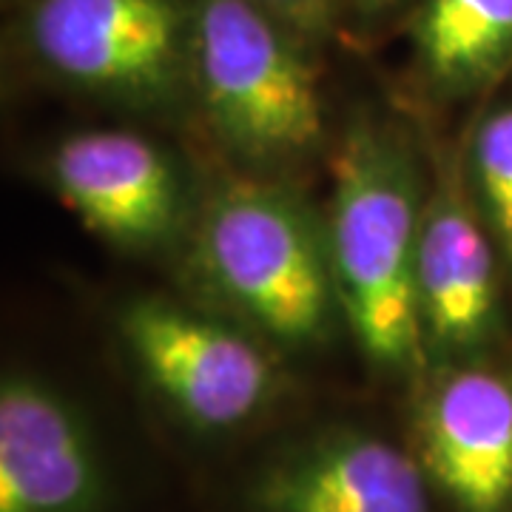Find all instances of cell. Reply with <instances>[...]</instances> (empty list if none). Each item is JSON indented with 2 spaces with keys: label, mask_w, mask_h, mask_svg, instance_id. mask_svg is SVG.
Here are the masks:
<instances>
[{
  "label": "cell",
  "mask_w": 512,
  "mask_h": 512,
  "mask_svg": "<svg viewBox=\"0 0 512 512\" xmlns=\"http://www.w3.org/2000/svg\"><path fill=\"white\" fill-rule=\"evenodd\" d=\"M359 3H362L365 12H382V9H387L393 0H359Z\"/></svg>",
  "instance_id": "cell-14"
},
{
  "label": "cell",
  "mask_w": 512,
  "mask_h": 512,
  "mask_svg": "<svg viewBox=\"0 0 512 512\" xmlns=\"http://www.w3.org/2000/svg\"><path fill=\"white\" fill-rule=\"evenodd\" d=\"M262 512H430L427 473L387 439L339 430L293 450L262 478Z\"/></svg>",
  "instance_id": "cell-10"
},
{
  "label": "cell",
  "mask_w": 512,
  "mask_h": 512,
  "mask_svg": "<svg viewBox=\"0 0 512 512\" xmlns=\"http://www.w3.org/2000/svg\"><path fill=\"white\" fill-rule=\"evenodd\" d=\"M197 239L205 279L276 345L319 342L342 311L328 239L282 188L254 180L222 185L202 211Z\"/></svg>",
  "instance_id": "cell-2"
},
{
  "label": "cell",
  "mask_w": 512,
  "mask_h": 512,
  "mask_svg": "<svg viewBox=\"0 0 512 512\" xmlns=\"http://www.w3.org/2000/svg\"><path fill=\"white\" fill-rule=\"evenodd\" d=\"M424 473L458 512L512 507V382L495 370L441 367L419 416Z\"/></svg>",
  "instance_id": "cell-8"
},
{
  "label": "cell",
  "mask_w": 512,
  "mask_h": 512,
  "mask_svg": "<svg viewBox=\"0 0 512 512\" xmlns=\"http://www.w3.org/2000/svg\"><path fill=\"white\" fill-rule=\"evenodd\" d=\"M103 467L80 413L32 376L0 387V512H97Z\"/></svg>",
  "instance_id": "cell-9"
},
{
  "label": "cell",
  "mask_w": 512,
  "mask_h": 512,
  "mask_svg": "<svg viewBox=\"0 0 512 512\" xmlns=\"http://www.w3.org/2000/svg\"><path fill=\"white\" fill-rule=\"evenodd\" d=\"M467 171L478 214L512 265V106H498L478 120Z\"/></svg>",
  "instance_id": "cell-12"
},
{
  "label": "cell",
  "mask_w": 512,
  "mask_h": 512,
  "mask_svg": "<svg viewBox=\"0 0 512 512\" xmlns=\"http://www.w3.org/2000/svg\"><path fill=\"white\" fill-rule=\"evenodd\" d=\"M191 77L222 146L254 165L293 163L322 143L311 66L254 0L191 3Z\"/></svg>",
  "instance_id": "cell-3"
},
{
  "label": "cell",
  "mask_w": 512,
  "mask_h": 512,
  "mask_svg": "<svg viewBox=\"0 0 512 512\" xmlns=\"http://www.w3.org/2000/svg\"><path fill=\"white\" fill-rule=\"evenodd\" d=\"M120 336L154 393L191 427H239L274 393V365L251 336L180 302H128Z\"/></svg>",
  "instance_id": "cell-5"
},
{
  "label": "cell",
  "mask_w": 512,
  "mask_h": 512,
  "mask_svg": "<svg viewBox=\"0 0 512 512\" xmlns=\"http://www.w3.org/2000/svg\"><path fill=\"white\" fill-rule=\"evenodd\" d=\"M26 35L55 77L128 106H163L191 77L180 0H37Z\"/></svg>",
  "instance_id": "cell-4"
},
{
  "label": "cell",
  "mask_w": 512,
  "mask_h": 512,
  "mask_svg": "<svg viewBox=\"0 0 512 512\" xmlns=\"http://www.w3.org/2000/svg\"><path fill=\"white\" fill-rule=\"evenodd\" d=\"M421 194L416 165L396 134L350 128L333 160L328 251L339 308L365 356L384 370L424 362L416 256Z\"/></svg>",
  "instance_id": "cell-1"
},
{
  "label": "cell",
  "mask_w": 512,
  "mask_h": 512,
  "mask_svg": "<svg viewBox=\"0 0 512 512\" xmlns=\"http://www.w3.org/2000/svg\"><path fill=\"white\" fill-rule=\"evenodd\" d=\"M413 37L436 92H484L512 66V0H424Z\"/></svg>",
  "instance_id": "cell-11"
},
{
  "label": "cell",
  "mask_w": 512,
  "mask_h": 512,
  "mask_svg": "<svg viewBox=\"0 0 512 512\" xmlns=\"http://www.w3.org/2000/svg\"><path fill=\"white\" fill-rule=\"evenodd\" d=\"M271 18H276L288 29L316 32L330 18V0H254Z\"/></svg>",
  "instance_id": "cell-13"
},
{
  "label": "cell",
  "mask_w": 512,
  "mask_h": 512,
  "mask_svg": "<svg viewBox=\"0 0 512 512\" xmlns=\"http://www.w3.org/2000/svg\"><path fill=\"white\" fill-rule=\"evenodd\" d=\"M49 177L89 231L126 251L160 248L185 217L183 183L157 143L131 131H80L52 154Z\"/></svg>",
  "instance_id": "cell-7"
},
{
  "label": "cell",
  "mask_w": 512,
  "mask_h": 512,
  "mask_svg": "<svg viewBox=\"0 0 512 512\" xmlns=\"http://www.w3.org/2000/svg\"><path fill=\"white\" fill-rule=\"evenodd\" d=\"M441 168L424 202L416 256L424 359L439 367L470 365L501 325L495 242L476 202Z\"/></svg>",
  "instance_id": "cell-6"
}]
</instances>
